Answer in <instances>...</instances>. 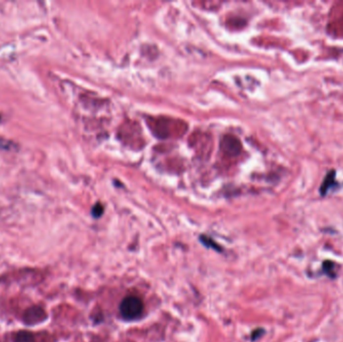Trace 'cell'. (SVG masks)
Instances as JSON below:
<instances>
[{"mask_svg": "<svg viewBox=\"0 0 343 342\" xmlns=\"http://www.w3.org/2000/svg\"><path fill=\"white\" fill-rule=\"evenodd\" d=\"M144 311V303L138 296L130 295L123 298L119 304V313L126 320H134L140 317Z\"/></svg>", "mask_w": 343, "mask_h": 342, "instance_id": "1", "label": "cell"}, {"mask_svg": "<svg viewBox=\"0 0 343 342\" xmlns=\"http://www.w3.org/2000/svg\"><path fill=\"white\" fill-rule=\"evenodd\" d=\"M47 319L45 310L38 305L31 306L27 308L23 313V322L28 326H35L44 322Z\"/></svg>", "mask_w": 343, "mask_h": 342, "instance_id": "2", "label": "cell"}, {"mask_svg": "<svg viewBox=\"0 0 343 342\" xmlns=\"http://www.w3.org/2000/svg\"><path fill=\"white\" fill-rule=\"evenodd\" d=\"M335 175H336V172L334 170H331L326 174V176H325V178L320 186V188H319V193L322 197L328 195L331 190L335 189L337 187L338 182L335 179Z\"/></svg>", "mask_w": 343, "mask_h": 342, "instance_id": "3", "label": "cell"}, {"mask_svg": "<svg viewBox=\"0 0 343 342\" xmlns=\"http://www.w3.org/2000/svg\"><path fill=\"white\" fill-rule=\"evenodd\" d=\"M36 337L33 332L26 331V330H21L15 333L13 342H35Z\"/></svg>", "mask_w": 343, "mask_h": 342, "instance_id": "4", "label": "cell"}, {"mask_svg": "<svg viewBox=\"0 0 343 342\" xmlns=\"http://www.w3.org/2000/svg\"><path fill=\"white\" fill-rule=\"evenodd\" d=\"M200 240H201V242H202L205 246H207V247H209V248H212V249H214V250H216V251H220V250H221V248H220L219 246H218V244L215 243L212 239L208 238L207 236H201Z\"/></svg>", "mask_w": 343, "mask_h": 342, "instance_id": "5", "label": "cell"}, {"mask_svg": "<svg viewBox=\"0 0 343 342\" xmlns=\"http://www.w3.org/2000/svg\"><path fill=\"white\" fill-rule=\"evenodd\" d=\"M15 149V146L13 143L4 140L2 138H0V150H4V151H13Z\"/></svg>", "mask_w": 343, "mask_h": 342, "instance_id": "6", "label": "cell"}, {"mask_svg": "<svg viewBox=\"0 0 343 342\" xmlns=\"http://www.w3.org/2000/svg\"><path fill=\"white\" fill-rule=\"evenodd\" d=\"M91 213H92V216L95 217V218L101 217V216L103 215V213H104V207H103V205L100 204V203H98L95 207L92 208Z\"/></svg>", "mask_w": 343, "mask_h": 342, "instance_id": "7", "label": "cell"}, {"mask_svg": "<svg viewBox=\"0 0 343 342\" xmlns=\"http://www.w3.org/2000/svg\"><path fill=\"white\" fill-rule=\"evenodd\" d=\"M334 268H335V264H334L333 262H331V261H326V262L323 264V269L327 272V274H328L329 276H333L331 272H333V274L335 275V273H334Z\"/></svg>", "mask_w": 343, "mask_h": 342, "instance_id": "8", "label": "cell"}, {"mask_svg": "<svg viewBox=\"0 0 343 342\" xmlns=\"http://www.w3.org/2000/svg\"><path fill=\"white\" fill-rule=\"evenodd\" d=\"M0 119H1V117H0Z\"/></svg>", "mask_w": 343, "mask_h": 342, "instance_id": "9", "label": "cell"}]
</instances>
